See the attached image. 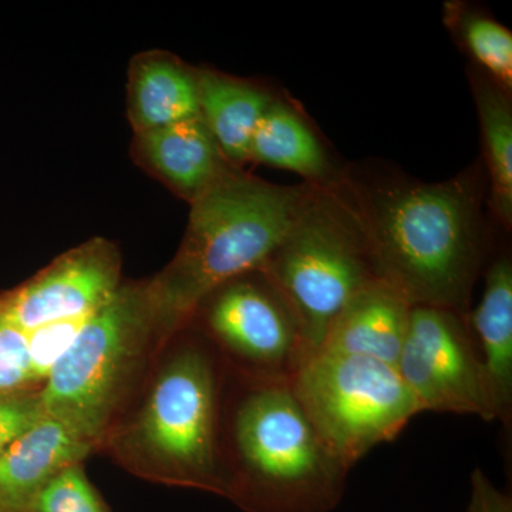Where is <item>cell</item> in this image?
<instances>
[{"mask_svg":"<svg viewBox=\"0 0 512 512\" xmlns=\"http://www.w3.org/2000/svg\"><path fill=\"white\" fill-rule=\"evenodd\" d=\"M397 369L421 413L498 420L483 362L458 313L413 306Z\"/></svg>","mask_w":512,"mask_h":512,"instance_id":"obj_8","label":"cell"},{"mask_svg":"<svg viewBox=\"0 0 512 512\" xmlns=\"http://www.w3.org/2000/svg\"><path fill=\"white\" fill-rule=\"evenodd\" d=\"M461 35L471 55L491 74L505 93L512 87V35L510 30L484 16H467Z\"/></svg>","mask_w":512,"mask_h":512,"instance_id":"obj_19","label":"cell"},{"mask_svg":"<svg viewBox=\"0 0 512 512\" xmlns=\"http://www.w3.org/2000/svg\"><path fill=\"white\" fill-rule=\"evenodd\" d=\"M466 512H512V500L477 468L471 474V495Z\"/></svg>","mask_w":512,"mask_h":512,"instance_id":"obj_24","label":"cell"},{"mask_svg":"<svg viewBox=\"0 0 512 512\" xmlns=\"http://www.w3.org/2000/svg\"><path fill=\"white\" fill-rule=\"evenodd\" d=\"M355 214L377 278L412 306L466 313L481 254L470 177L379 190Z\"/></svg>","mask_w":512,"mask_h":512,"instance_id":"obj_1","label":"cell"},{"mask_svg":"<svg viewBox=\"0 0 512 512\" xmlns=\"http://www.w3.org/2000/svg\"><path fill=\"white\" fill-rule=\"evenodd\" d=\"M291 387L319 439L348 470L421 413L399 369L370 357L320 350L303 360Z\"/></svg>","mask_w":512,"mask_h":512,"instance_id":"obj_5","label":"cell"},{"mask_svg":"<svg viewBox=\"0 0 512 512\" xmlns=\"http://www.w3.org/2000/svg\"><path fill=\"white\" fill-rule=\"evenodd\" d=\"M208 322L232 352L271 370L276 380L291 382L306 359L301 336L274 289L241 281L214 293Z\"/></svg>","mask_w":512,"mask_h":512,"instance_id":"obj_10","label":"cell"},{"mask_svg":"<svg viewBox=\"0 0 512 512\" xmlns=\"http://www.w3.org/2000/svg\"><path fill=\"white\" fill-rule=\"evenodd\" d=\"M234 440L241 484L228 495L254 512H330L349 470L329 453L292 392L271 380L239 406Z\"/></svg>","mask_w":512,"mask_h":512,"instance_id":"obj_3","label":"cell"},{"mask_svg":"<svg viewBox=\"0 0 512 512\" xmlns=\"http://www.w3.org/2000/svg\"><path fill=\"white\" fill-rule=\"evenodd\" d=\"M138 150L158 177L191 202L228 173L201 116L138 134Z\"/></svg>","mask_w":512,"mask_h":512,"instance_id":"obj_13","label":"cell"},{"mask_svg":"<svg viewBox=\"0 0 512 512\" xmlns=\"http://www.w3.org/2000/svg\"><path fill=\"white\" fill-rule=\"evenodd\" d=\"M485 160L491 181V202L505 227L512 222V110L507 93L487 77L474 80Z\"/></svg>","mask_w":512,"mask_h":512,"instance_id":"obj_18","label":"cell"},{"mask_svg":"<svg viewBox=\"0 0 512 512\" xmlns=\"http://www.w3.org/2000/svg\"><path fill=\"white\" fill-rule=\"evenodd\" d=\"M35 384L26 333L0 313V394L28 390Z\"/></svg>","mask_w":512,"mask_h":512,"instance_id":"obj_22","label":"cell"},{"mask_svg":"<svg viewBox=\"0 0 512 512\" xmlns=\"http://www.w3.org/2000/svg\"><path fill=\"white\" fill-rule=\"evenodd\" d=\"M154 332L146 286L119 289L92 318L39 392L46 416L94 443Z\"/></svg>","mask_w":512,"mask_h":512,"instance_id":"obj_6","label":"cell"},{"mask_svg":"<svg viewBox=\"0 0 512 512\" xmlns=\"http://www.w3.org/2000/svg\"><path fill=\"white\" fill-rule=\"evenodd\" d=\"M93 444L45 416L0 456V512H26L64 468L82 463Z\"/></svg>","mask_w":512,"mask_h":512,"instance_id":"obj_12","label":"cell"},{"mask_svg":"<svg viewBox=\"0 0 512 512\" xmlns=\"http://www.w3.org/2000/svg\"><path fill=\"white\" fill-rule=\"evenodd\" d=\"M480 342L481 362L490 383L498 420L511 416L512 406V266L508 258L491 265L483 298L471 316Z\"/></svg>","mask_w":512,"mask_h":512,"instance_id":"obj_14","label":"cell"},{"mask_svg":"<svg viewBox=\"0 0 512 512\" xmlns=\"http://www.w3.org/2000/svg\"><path fill=\"white\" fill-rule=\"evenodd\" d=\"M215 407L210 360L200 350H185L158 376L134 437L174 478L225 494L217 467Z\"/></svg>","mask_w":512,"mask_h":512,"instance_id":"obj_7","label":"cell"},{"mask_svg":"<svg viewBox=\"0 0 512 512\" xmlns=\"http://www.w3.org/2000/svg\"><path fill=\"white\" fill-rule=\"evenodd\" d=\"M412 309L403 293L375 278L336 316L320 350L370 357L397 367Z\"/></svg>","mask_w":512,"mask_h":512,"instance_id":"obj_11","label":"cell"},{"mask_svg":"<svg viewBox=\"0 0 512 512\" xmlns=\"http://www.w3.org/2000/svg\"><path fill=\"white\" fill-rule=\"evenodd\" d=\"M90 318L59 320L26 332L33 382H46Z\"/></svg>","mask_w":512,"mask_h":512,"instance_id":"obj_21","label":"cell"},{"mask_svg":"<svg viewBox=\"0 0 512 512\" xmlns=\"http://www.w3.org/2000/svg\"><path fill=\"white\" fill-rule=\"evenodd\" d=\"M200 116L229 163L251 160L252 138L271 106L268 94L215 73L197 76Z\"/></svg>","mask_w":512,"mask_h":512,"instance_id":"obj_16","label":"cell"},{"mask_svg":"<svg viewBox=\"0 0 512 512\" xmlns=\"http://www.w3.org/2000/svg\"><path fill=\"white\" fill-rule=\"evenodd\" d=\"M312 191L228 171L192 202L180 251L146 286L154 332H173L222 286L261 271Z\"/></svg>","mask_w":512,"mask_h":512,"instance_id":"obj_2","label":"cell"},{"mask_svg":"<svg viewBox=\"0 0 512 512\" xmlns=\"http://www.w3.org/2000/svg\"><path fill=\"white\" fill-rule=\"evenodd\" d=\"M251 160L325 183L330 167L309 127L291 109L272 101L252 138Z\"/></svg>","mask_w":512,"mask_h":512,"instance_id":"obj_17","label":"cell"},{"mask_svg":"<svg viewBox=\"0 0 512 512\" xmlns=\"http://www.w3.org/2000/svg\"><path fill=\"white\" fill-rule=\"evenodd\" d=\"M120 259L116 248L96 241L73 249L36 278L0 301V313L29 332L59 320L87 319L119 292Z\"/></svg>","mask_w":512,"mask_h":512,"instance_id":"obj_9","label":"cell"},{"mask_svg":"<svg viewBox=\"0 0 512 512\" xmlns=\"http://www.w3.org/2000/svg\"><path fill=\"white\" fill-rule=\"evenodd\" d=\"M45 416L39 393L0 394V456Z\"/></svg>","mask_w":512,"mask_h":512,"instance_id":"obj_23","label":"cell"},{"mask_svg":"<svg viewBox=\"0 0 512 512\" xmlns=\"http://www.w3.org/2000/svg\"><path fill=\"white\" fill-rule=\"evenodd\" d=\"M128 111L137 134L200 116L197 76L163 56L133 64Z\"/></svg>","mask_w":512,"mask_h":512,"instance_id":"obj_15","label":"cell"},{"mask_svg":"<svg viewBox=\"0 0 512 512\" xmlns=\"http://www.w3.org/2000/svg\"><path fill=\"white\" fill-rule=\"evenodd\" d=\"M261 271L288 309L306 357L319 352L336 316L377 278L355 210L319 190Z\"/></svg>","mask_w":512,"mask_h":512,"instance_id":"obj_4","label":"cell"},{"mask_svg":"<svg viewBox=\"0 0 512 512\" xmlns=\"http://www.w3.org/2000/svg\"><path fill=\"white\" fill-rule=\"evenodd\" d=\"M26 512H110L82 464L60 471L37 493Z\"/></svg>","mask_w":512,"mask_h":512,"instance_id":"obj_20","label":"cell"}]
</instances>
